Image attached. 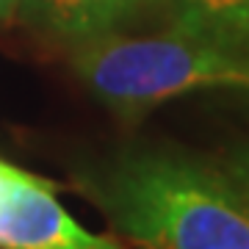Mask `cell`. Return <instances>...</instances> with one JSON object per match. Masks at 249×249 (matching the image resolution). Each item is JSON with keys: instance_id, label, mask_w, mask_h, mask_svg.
Instances as JSON below:
<instances>
[{"instance_id": "6da1fadb", "label": "cell", "mask_w": 249, "mask_h": 249, "mask_svg": "<svg viewBox=\"0 0 249 249\" xmlns=\"http://www.w3.org/2000/svg\"><path fill=\"white\" fill-rule=\"evenodd\" d=\"M80 186L133 249H249V191L191 152L133 147Z\"/></svg>"}, {"instance_id": "5b68a950", "label": "cell", "mask_w": 249, "mask_h": 249, "mask_svg": "<svg viewBox=\"0 0 249 249\" xmlns=\"http://www.w3.org/2000/svg\"><path fill=\"white\" fill-rule=\"evenodd\" d=\"M175 25L249 55V0H172Z\"/></svg>"}, {"instance_id": "8992f818", "label": "cell", "mask_w": 249, "mask_h": 249, "mask_svg": "<svg viewBox=\"0 0 249 249\" xmlns=\"http://www.w3.org/2000/svg\"><path fill=\"white\" fill-rule=\"evenodd\" d=\"M222 166L249 191V139H244L241 144H235V147H232L230 155L224 158Z\"/></svg>"}, {"instance_id": "52a82bcc", "label": "cell", "mask_w": 249, "mask_h": 249, "mask_svg": "<svg viewBox=\"0 0 249 249\" xmlns=\"http://www.w3.org/2000/svg\"><path fill=\"white\" fill-rule=\"evenodd\" d=\"M19 0H0V19H9L14 11H17Z\"/></svg>"}, {"instance_id": "277c9868", "label": "cell", "mask_w": 249, "mask_h": 249, "mask_svg": "<svg viewBox=\"0 0 249 249\" xmlns=\"http://www.w3.org/2000/svg\"><path fill=\"white\" fill-rule=\"evenodd\" d=\"M17 9L45 34L80 47L130 34L142 19L172 9V0H19Z\"/></svg>"}, {"instance_id": "3957f363", "label": "cell", "mask_w": 249, "mask_h": 249, "mask_svg": "<svg viewBox=\"0 0 249 249\" xmlns=\"http://www.w3.org/2000/svg\"><path fill=\"white\" fill-rule=\"evenodd\" d=\"M0 249H122L86 230L58 199L55 183L0 158Z\"/></svg>"}, {"instance_id": "7a4b0ae2", "label": "cell", "mask_w": 249, "mask_h": 249, "mask_svg": "<svg viewBox=\"0 0 249 249\" xmlns=\"http://www.w3.org/2000/svg\"><path fill=\"white\" fill-rule=\"evenodd\" d=\"M72 64L83 86L122 119H142L152 108L194 91L249 94V55L180 25L80 45Z\"/></svg>"}]
</instances>
